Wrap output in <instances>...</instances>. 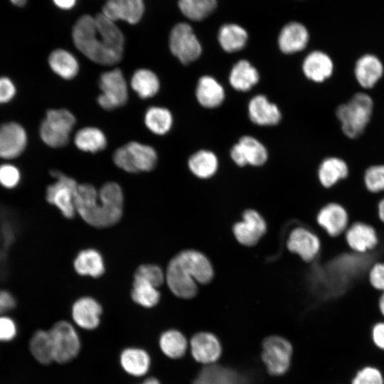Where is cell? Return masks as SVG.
<instances>
[{"label": "cell", "instance_id": "6da1fadb", "mask_svg": "<svg viewBox=\"0 0 384 384\" xmlns=\"http://www.w3.org/2000/svg\"><path fill=\"white\" fill-rule=\"evenodd\" d=\"M72 36L76 48L97 64L112 65L122 59L123 34L115 22L102 13L80 16L73 28Z\"/></svg>", "mask_w": 384, "mask_h": 384}, {"label": "cell", "instance_id": "7a4b0ae2", "mask_svg": "<svg viewBox=\"0 0 384 384\" xmlns=\"http://www.w3.org/2000/svg\"><path fill=\"white\" fill-rule=\"evenodd\" d=\"M75 204L76 211L88 224L105 228L117 223L122 215L123 193L114 182L104 184L97 193L89 183L78 185Z\"/></svg>", "mask_w": 384, "mask_h": 384}, {"label": "cell", "instance_id": "3957f363", "mask_svg": "<svg viewBox=\"0 0 384 384\" xmlns=\"http://www.w3.org/2000/svg\"><path fill=\"white\" fill-rule=\"evenodd\" d=\"M214 271L209 259L196 250L180 252L169 262L166 279L171 292L182 299H191L198 292L197 284H208Z\"/></svg>", "mask_w": 384, "mask_h": 384}, {"label": "cell", "instance_id": "277c9868", "mask_svg": "<svg viewBox=\"0 0 384 384\" xmlns=\"http://www.w3.org/2000/svg\"><path fill=\"white\" fill-rule=\"evenodd\" d=\"M373 107V100L363 92L356 93L346 103L339 105L336 116L344 134L352 139L360 136L370 119Z\"/></svg>", "mask_w": 384, "mask_h": 384}, {"label": "cell", "instance_id": "5b68a950", "mask_svg": "<svg viewBox=\"0 0 384 384\" xmlns=\"http://www.w3.org/2000/svg\"><path fill=\"white\" fill-rule=\"evenodd\" d=\"M75 121V116L65 109L48 110L40 126L41 139L53 148L65 146Z\"/></svg>", "mask_w": 384, "mask_h": 384}, {"label": "cell", "instance_id": "8992f818", "mask_svg": "<svg viewBox=\"0 0 384 384\" xmlns=\"http://www.w3.org/2000/svg\"><path fill=\"white\" fill-rule=\"evenodd\" d=\"M53 351V359L65 363L74 359L81 347L80 339L75 329L66 321H60L49 331Z\"/></svg>", "mask_w": 384, "mask_h": 384}, {"label": "cell", "instance_id": "52a82bcc", "mask_svg": "<svg viewBox=\"0 0 384 384\" xmlns=\"http://www.w3.org/2000/svg\"><path fill=\"white\" fill-rule=\"evenodd\" d=\"M99 86L102 92L97 97V102L103 109L112 110L126 104L127 85L119 69L103 73L100 77Z\"/></svg>", "mask_w": 384, "mask_h": 384}, {"label": "cell", "instance_id": "ba28073f", "mask_svg": "<svg viewBox=\"0 0 384 384\" xmlns=\"http://www.w3.org/2000/svg\"><path fill=\"white\" fill-rule=\"evenodd\" d=\"M51 174L56 181L47 188V201L56 206L65 218H72L76 211L75 198L78 184L75 179L59 171H53Z\"/></svg>", "mask_w": 384, "mask_h": 384}, {"label": "cell", "instance_id": "9c48e42d", "mask_svg": "<svg viewBox=\"0 0 384 384\" xmlns=\"http://www.w3.org/2000/svg\"><path fill=\"white\" fill-rule=\"evenodd\" d=\"M262 359L268 373L273 375L285 373L290 366L292 346L284 338L270 336L262 342Z\"/></svg>", "mask_w": 384, "mask_h": 384}, {"label": "cell", "instance_id": "30bf717a", "mask_svg": "<svg viewBox=\"0 0 384 384\" xmlns=\"http://www.w3.org/2000/svg\"><path fill=\"white\" fill-rule=\"evenodd\" d=\"M169 48L172 54L183 64L197 60L202 48L191 26L186 23L176 24L169 36Z\"/></svg>", "mask_w": 384, "mask_h": 384}, {"label": "cell", "instance_id": "8fae6325", "mask_svg": "<svg viewBox=\"0 0 384 384\" xmlns=\"http://www.w3.org/2000/svg\"><path fill=\"white\" fill-rule=\"evenodd\" d=\"M343 238L349 250L357 254L375 251L380 245L377 229L371 224L361 220L351 222Z\"/></svg>", "mask_w": 384, "mask_h": 384}, {"label": "cell", "instance_id": "7c38bea8", "mask_svg": "<svg viewBox=\"0 0 384 384\" xmlns=\"http://www.w3.org/2000/svg\"><path fill=\"white\" fill-rule=\"evenodd\" d=\"M316 221L329 238H338L349 226L351 218L345 206L336 201H329L319 208Z\"/></svg>", "mask_w": 384, "mask_h": 384}, {"label": "cell", "instance_id": "4fadbf2b", "mask_svg": "<svg viewBox=\"0 0 384 384\" xmlns=\"http://www.w3.org/2000/svg\"><path fill=\"white\" fill-rule=\"evenodd\" d=\"M288 250L306 262L314 261L321 251L319 235L305 227H297L290 233L287 242Z\"/></svg>", "mask_w": 384, "mask_h": 384}, {"label": "cell", "instance_id": "5bb4252c", "mask_svg": "<svg viewBox=\"0 0 384 384\" xmlns=\"http://www.w3.org/2000/svg\"><path fill=\"white\" fill-rule=\"evenodd\" d=\"M267 230L263 217L256 210L248 209L243 212L242 220L233 227L235 238L245 246L257 244Z\"/></svg>", "mask_w": 384, "mask_h": 384}, {"label": "cell", "instance_id": "9a60e30c", "mask_svg": "<svg viewBox=\"0 0 384 384\" xmlns=\"http://www.w3.org/2000/svg\"><path fill=\"white\" fill-rule=\"evenodd\" d=\"M230 156L240 166L246 164L258 166L266 162L267 151L257 139L250 136H244L231 148Z\"/></svg>", "mask_w": 384, "mask_h": 384}, {"label": "cell", "instance_id": "2e32d148", "mask_svg": "<svg viewBox=\"0 0 384 384\" xmlns=\"http://www.w3.org/2000/svg\"><path fill=\"white\" fill-rule=\"evenodd\" d=\"M144 12V0H107L102 14L114 22L122 20L135 24L141 20Z\"/></svg>", "mask_w": 384, "mask_h": 384}, {"label": "cell", "instance_id": "e0dca14e", "mask_svg": "<svg viewBox=\"0 0 384 384\" xmlns=\"http://www.w3.org/2000/svg\"><path fill=\"white\" fill-rule=\"evenodd\" d=\"M26 142V133L18 123L9 122L0 126L1 158L17 157L24 150Z\"/></svg>", "mask_w": 384, "mask_h": 384}, {"label": "cell", "instance_id": "ac0fdd59", "mask_svg": "<svg viewBox=\"0 0 384 384\" xmlns=\"http://www.w3.org/2000/svg\"><path fill=\"white\" fill-rule=\"evenodd\" d=\"M194 359L205 365L213 364L220 358L222 348L218 338L210 332L196 334L191 340Z\"/></svg>", "mask_w": 384, "mask_h": 384}, {"label": "cell", "instance_id": "d6986e66", "mask_svg": "<svg viewBox=\"0 0 384 384\" xmlns=\"http://www.w3.org/2000/svg\"><path fill=\"white\" fill-rule=\"evenodd\" d=\"M102 311V306L97 300L90 297H83L73 304L72 317L79 327L92 330L99 326Z\"/></svg>", "mask_w": 384, "mask_h": 384}, {"label": "cell", "instance_id": "ffe728a7", "mask_svg": "<svg viewBox=\"0 0 384 384\" xmlns=\"http://www.w3.org/2000/svg\"><path fill=\"white\" fill-rule=\"evenodd\" d=\"M248 114L253 123L261 126L274 125L281 119L277 106L262 95H256L250 101Z\"/></svg>", "mask_w": 384, "mask_h": 384}, {"label": "cell", "instance_id": "44dd1931", "mask_svg": "<svg viewBox=\"0 0 384 384\" xmlns=\"http://www.w3.org/2000/svg\"><path fill=\"white\" fill-rule=\"evenodd\" d=\"M192 384H245V381L235 370L213 363L206 365Z\"/></svg>", "mask_w": 384, "mask_h": 384}, {"label": "cell", "instance_id": "7402d4cb", "mask_svg": "<svg viewBox=\"0 0 384 384\" xmlns=\"http://www.w3.org/2000/svg\"><path fill=\"white\" fill-rule=\"evenodd\" d=\"M309 41L308 31L298 22H291L281 30L278 44L284 53H294L303 50Z\"/></svg>", "mask_w": 384, "mask_h": 384}, {"label": "cell", "instance_id": "603a6c76", "mask_svg": "<svg viewBox=\"0 0 384 384\" xmlns=\"http://www.w3.org/2000/svg\"><path fill=\"white\" fill-rule=\"evenodd\" d=\"M354 73L361 86L364 88H371L382 77L383 65L375 55L366 54L356 63Z\"/></svg>", "mask_w": 384, "mask_h": 384}, {"label": "cell", "instance_id": "cb8c5ba5", "mask_svg": "<svg viewBox=\"0 0 384 384\" xmlns=\"http://www.w3.org/2000/svg\"><path fill=\"white\" fill-rule=\"evenodd\" d=\"M302 69L307 78L321 82L332 75L334 63L326 53L316 50L310 53L305 58Z\"/></svg>", "mask_w": 384, "mask_h": 384}, {"label": "cell", "instance_id": "d4e9b609", "mask_svg": "<svg viewBox=\"0 0 384 384\" xmlns=\"http://www.w3.org/2000/svg\"><path fill=\"white\" fill-rule=\"evenodd\" d=\"M119 363L127 373L134 377H140L149 371L151 358L149 354L142 348L128 347L121 352Z\"/></svg>", "mask_w": 384, "mask_h": 384}, {"label": "cell", "instance_id": "484cf974", "mask_svg": "<svg viewBox=\"0 0 384 384\" xmlns=\"http://www.w3.org/2000/svg\"><path fill=\"white\" fill-rule=\"evenodd\" d=\"M349 169L346 161L338 157L325 159L318 169V178L325 188H331L346 179Z\"/></svg>", "mask_w": 384, "mask_h": 384}, {"label": "cell", "instance_id": "4316f807", "mask_svg": "<svg viewBox=\"0 0 384 384\" xmlns=\"http://www.w3.org/2000/svg\"><path fill=\"white\" fill-rule=\"evenodd\" d=\"M196 96L203 107L215 108L223 102L225 92L223 87L215 78L206 75L201 77L198 82Z\"/></svg>", "mask_w": 384, "mask_h": 384}, {"label": "cell", "instance_id": "83f0119b", "mask_svg": "<svg viewBox=\"0 0 384 384\" xmlns=\"http://www.w3.org/2000/svg\"><path fill=\"white\" fill-rule=\"evenodd\" d=\"M76 272L82 276L99 277L105 272V263L101 254L95 249L80 251L74 260Z\"/></svg>", "mask_w": 384, "mask_h": 384}, {"label": "cell", "instance_id": "f1b7e54d", "mask_svg": "<svg viewBox=\"0 0 384 384\" xmlns=\"http://www.w3.org/2000/svg\"><path fill=\"white\" fill-rule=\"evenodd\" d=\"M48 63L55 73L65 80L73 79L79 71L76 58L64 49L53 50L49 55Z\"/></svg>", "mask_w": 384, "mask_h": 384}, {"label": "cell", "instance_id": "f546056e", "mask_svg": "<svg viewBox=\"0 0 384 384\" xmlns=\"http://www.w3.org/2000/svg\"><path fill=\"white\" fill-rule=\"evenodd\" d=\"M259 73L247 60H239L232 68L229 77L231 86L239 91H247L257 83Z\"/></svg>", "mask_w": 384, "mask_h": 384}, {"label": "cell", "instance_id": "4dcf8cb0", "mask_svg": "<svg viewBox=\"0 0 384 384\" xmlns=\"http://www.w3.org/2000/svg\"><path fill=\"white\" fill-rule=\"evenodd\" d=\"M131 87L139 97L148 99L157 94L160 82L154 72L142 68L136 70L132 75Z\"/></svg>", "mask_w": 384, "mask_h": 384}, {"label": "cell", "instance_id": "1f68e13d", "mask_svg": "<svg viewBox=\"0 0 384 384\" xmlns=\"http://www.w3.org/2000/svg\"><path fill=\"white\" fill-rule=\"evenodd\" d=\"M137 172L150 171L157 162V154L151 146L137 142L125 144Z\"/></svg>", "mask_w": 384, "mask_h": 384}, {"label": "cell", "instance_id": "d6a6232c", "mask_svg": "<svg viewBox=\"0 0 384 384\" xmlns=\"http://www.w3.org/2000/svg\"><path fill=\"white\" fill-rule=\"evenodd\" d=\"M188 165L190 171L196 176L208 178L215 174L218 161L212 151L200 150L190 156Z\"/></svg>", "mask_w": 384, "mask_h": 384}, {"label": "cell", "instance_id": "836d02e7", "mask_svg": "<svg viewBox=\"0 0 384 384\" xmlns=\"http://www.w3.org/2000/svg\"><path fill=\"white\" fill-rule=\"evenodd\" d=\"M247 41L246 31L237 24H225L219 30L218 41L222 48L228 53L244 48Z\"/></svg>", "mask_w": 384, "mask_h": 384}, {"label": "cell", "instance_id": "e575fe53", "mask_svg": "<svg viewBox=\"0 0 384 384\" xmlns=\"http://www.w3.org/2000/svg\"><path fill=\"white\" fill-rule=\"evenodd\" d=\"M75 146L81 151L95 153L107 146L105 134L98 128L87 127L80 129L75 135Z\"/></svg>", "mask_w": 384, "mask_h": 384}, {"label": "cell", "instance_id": "d590c367", "mask_svg": "<svg viewBox=\"0 0 384 384\" xmlns=\"http://www.w3.org/2000/svg\"><path fill=\"white\" fill-rule=\"evenodd\" d=\"M159 345L165 356L170 358L176 359L185 354L188 342L181 332L175 329H169L161 334Z\"/></svg>", "mask_w": 384, "mask_h": 384}, {"label": "cell", "instance_id": "8d00e7d4", "mask_svg": "<svg viewBox=\"0 0 384 384\" xmlns=\"http://www.w3.org/2000/svg\"><path fill=\"white\" fill-rule=\"evenodd\" d=\"M144 123L154 134L163 135L166 134L172 127V114L166 108L151 107L145 113Z\"/></svg>", "mask_w": 384, "mask_h": 384}, {"label": "cell", "instance_id": "74e56055", "mask_svg": "<svg viewBox=\"0 0 384 384\" xmlns=\"http://www.w3.org/2000/svg\"><path fill=\"white\" fill-rule=\"evenodd\" d=\"M31 351L34 358L42 364H49L53 359V351L49 331H36L30 343Z\"/></svg>", "mask_w": 384, "mask_h": 384}, {"label": "cell", "instance_id": "f35d334b", "mask_svg": "<svg viewBox=\"0 0 384 384\" xmlns=\"http://www.w3.org/2000/svg\"><path fill=\"white\" fill-rule=\"evenodd\" d=\"M216 5V0H178L182 14L193 21L206 18L215 10Z\"/></svg>", "mask_w": 384, "mask_h": 384}, {"label": "cell", "instance_id": "ab89813d", "mask_svg": "<svg viewBox=\"0 0 384 384\" xmlns=\"http://www.w3.org/2000/svg\"><path fill=\"white\" fill-rule=\"evenodd\" d=\"M131 296L135 303L146 308L156 306L160 299V293L156 287L139 279H134Z\"/></svg>", "mask_w": 384, "mask_h": 384}, {"label": "cell", "instance_id": "60d3db41", "mask_svg": "<svg viewBox=\"0 0 384 384\" xmlns=\"http://www.w3.org/2000/svg\"><path fill=\"white\" fill-rule=\"evenodd\" d=\"M363 186L370 194L384 193V164L373 165L366 169Z\"/></svg>", "mask_w": 384, "mask_h": 384}, {"label": "cell", "instance_id": "b9f144b4", "mask_svg": "<svg viewBox=\"0 0 384 384\" xmlns=\"http://www.w3.org/2000/svg\"><path fill=\"white\" fill-rule=\"evenodd\" d=\"M134 279L144 280L158 287L164 282V274L157 265H143L137 268L134 273Z\"/></svg>", "mask_w": 384, "mask_h": 384}, {"label": "cell", "instance_id": "7bdbcfd3", "mask_svg": "<svg viewBox=\"0 0 384 384\" xmlns=\"http://www.w3.org/2000/svg\"><path fill=\"white\" fill-rule=\"evenodd\" d=\"M351 384H384V378L378 368L365 366L356 373Z\"/></svg>", "mask_w": 384, "mask_h": 384}, {"label": "cell", "instance_id": "ee69618b", "mask_svg": "<svg viewBox=\"0 0 384 384\" xmlns=\"http://www.w3.org/2000/svg\"><path fill=\"white\" fill-rule=\"evenodd\" d=\"M367 280L374 290L384 292V260H377L370 265Z\"/></svg>", "mask_w": 384, "mask_h": 384}, {"label": "cell", "instance_id": "f6af8a7d", "mask_svg": "<svg viewBox=\"0 0 384 384\" xmlns=\"http://www.w3.org/2000/svg\"><path fill=\"white\" fill-rule=\"evenodd\" d=\"M20 179V174L16 167L11 164L0 166V183L6 188L16 186Z\"/></svg>", "mask_w": 384, "mask_h": 384}, {"label": "cell", "instance_id": "bcb514c9", "mask_svg": "<svg viewBox=\"0 0 384 384\" xmlns=\"http://www.w3.org/2000/svg\"><path fill=\"white\" fill-rule=\"evenodd\" d=\"M113 161L119 168L127 172H137L125 145L115 150L113 154Z\"/></svg>", "mask_w": 384, "mask_h": 384}, {"label": "cell", "instance_id": "7dc6e473", "mask_svg": "<svg viewBox=\"0 0 384 384\" xmlns=\"http://www.w3.org/2000/svg\"><path fill=\"white\" fill-rule=\"evenodd\" d=\"M15 334L16 326L14 321L7 317H0V340H10Z\"/></svg>", "mask_w": 384, "mask_h": 384}, {"label": "cell", "instance_id": "c3c4849f", "mask_svg": "<svg viewBox=\"0 0 384 384\" xmlns=\"http://www.w3.org/2000/svg\"><path fill=\"white\" fill-rule=\"evenodd\" d=\"M16 92L15 86L7 78H0V103L9 102Z\"/></svg>", "mask_w": 384, "mask_h": 384}, {"label": "cell", "instance_id": "681fc988", "mask_svg": "<svg viewBox=\"0 0 384 384\" xmlns=\"http://www.w3.org/2000/svg\"><path fill=\"white\" fill-rule=\"evenodd\" d=\"M371 338L375 346L384 351V321H378L373 326Z\"/></svg>", "mask_w": 384, "mask_h": 384}, {"label": "cell", "instance_id": "f907efd6", "mask_svg": "<svg viewBox=\"0 0 384 384\" xmlns=\"http://www.w3.org/2000/svg\"><path fill=\"white\" fill-rule=\"evenodd\" d=\"M15 305L14 297L7 292L0 291V314L12 309Z\"/></svg>", "mask_w": 384, "mask_h": 384}, {"label": "cell", "instance_id": "816d5d0a", "mask_svg": "<svg viewBox=\"0 0 384 384\" xmlns=\"http://www.w3.org/2000/svg\"><path fill=\"white\" fill-rule=\"evenodd\" d=\"M77 0H53V3L60 9H72Z\"/></svg>", "mask_w": 384, "mask_h": 384}, {"label": "cell", "instance_id": "f5cc1de1", "mask_svg": "<svg viewBox=\"0 0 384 384\" xmlns=\"http://www.w3.org/2000/svg\"><path fill=\"white\" fill-rule=\"evenodd\" d=\"M377 215L379 221L384 224V195L380 196L378 201Z\"/></svg>", "mask_w": 384, "mask_h": 384}, {"label": "cell", "instance_id": "db71d44e", "mask_svg": "<svg viewBox=\"0 0 384 384\" xmlns=\"http://www.w3.org/2000/svg\"><path fill=\"white\" fill-rule=\"evenodd\" d=\"M377 305L378 310L379 311L380 315L384 318V292L379 294Z\"/></svg>", "mask_w": 384, "mask_h": 384}, {"label": "cell", "instance_id": "11a10c76", "mask_svg": "<svg viewBox=\"0 0 384 384\" xmlns=\"http://www.w3.org/2000/svg\"><path fill=\"white\" fill-rule=\"evenodd\" d=\"M139 384H161V383L156 378L149 377Z\"/></svg>", "mask_w": 384, "mask_h": 384}, {"label": "cell", "instance_id": "9f6ffc18", "mask_svg": "<svg viewBox=\"0 0 384 384\" xmlns=\"http://www.w3.org/2000/svg\"><path fill=\"white\" fill-rule=\"evenodd\" d=\"M10 1H11L12 4L18 6H22L26 2V0H10Z\"/></svg>", "mask_w": 384, "mask_h": 384}]
</instances>
